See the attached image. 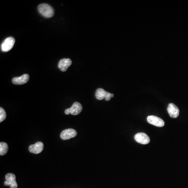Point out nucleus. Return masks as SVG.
<instances>
[{
	"label": "nucleus",
	"mask_w": 188,
	"mask_h": 188,
	"mask_svg": "<svg viewBox=\"0 0 188 188\" xmlns=\"http://www.w3.org/2000/svg\"><path fill=\"white\" fill-rule=\"evenodd\" d=\"M39 12L46 18H51L54 15V10L52 6L46 3L41 4L38 7Z\"/></svg>",
	"instance_id": "1"
},
{
	"label": "nucleus",
	"mask_w": 188,
	"mask_h": 188,
	"mask_svg": "<svg viewBox=\"0 0 188 188\" xmlns=\"http://www.w3.org/2000/svg\"><path fill=\"white\" fill-rule=\"evenodd\" d=\"M69 109L70 114L72 115H76L81 113L83 110V107L81 103L78 102H75L73 103L71 108H69Z\"/></svg>",
	"instance_id": "11"
},
{
	"label": "nucleus",
	"mask_w": 188,
	"mask_h": 188,
	"mask_svg": "<svg viewBox=\"0 0 188 188\" xmlns=\"http://www.w3.org/2000/svg\"><path fill=\"white\" fill-rule=\"evenodd\" d=\"M113 97H114V95H113V94L110 93L108 92L107 95L106 96L105 99L106 101H109L111 99V98H112Z\"/></svg>",
	"instance_id": "15"
},
{
	"label": "nucleus",
	"mask_w": 188,
	"mask_h": 188,
	"mask_svg": "<svg viewBox=\"0 0 188 188\" xmlns=\"http://www.w3.org/2000/svg\"><path fill=\"white\" fill-rule=\"evenodd\" d=\"M147 120L149 124L157 127H163L165 125V122L163 121V120L155 115L148 116L147 118Z\"/></svg>",
	"instance_id": "4"
},
{
	"label": "nucleus",
	"mask_w": 188,
	"mask_h": 188,
	"mask_svg": "<svg viewBox=\"0 0 188 188\" xmlns=\"http://www.w3.org/2000/svg\"><path fill=\"white\" fill-rule=\"evenodd\" d=\"M77 135V132L73 129H68L63 131L61 132V138L63 140H69L72 138H74Z\"/></svg>",
	"instance_id": "5"
},
{
	"label": "nucleus",
	"mask_w": 188,
	"mask_h": 188,
	"mask_svg": "<svg viewBox=\"0 0 188 188\" xmlns=\"http://www.w3.org/2000/svg\"><path fill=\"white\" fill-rule=\"evenodd\" d=\"M29 75L27 74H25L19 77H14L12 79V82L15 85H22L28 82Z\"/></svg>",
	"instance_id": "9"
},
{
	"label": "nucleus",
	"mask_w": 188,
	"mask_h": 188,
	"mask_svg": "<svg viewBox=\"0 0 188 188\" xmlns=\"http://www.w3.org/2000/svg\"><path fill=\"white\" fill-rule=\"evenodd\" d=\"M8 147L7 144L4 142L0 143V155L1 156L4 155L7 153Z\"/></svg>",
	"instance_id": "13"
},
{
	"label": "nucleus",
	"mask_w": 188,
	"mask_h": 188,
	"mask_svg": "<svg viewBox=\"0 0 188 188\" xmlns=\"http://www.w3.org/2000/svg\"><path fill=\"white\" fill-rule=\"evenodd\" d=\"M134 139L136 141L139 143L146 145L148 144L150 142V139L149 136H148V135L144 133H139L136 134Z\"/></svg>",
	"instance_id": "7"
},
{
	"label": "nucleus",
	"mask_w": 188,
	"mask_h": 188,
	"mask_svg": "<svg viewBox=\"0 0 188 188\" xmlns=\"http://www.w3.org/2000/svg\"><path fill=\"white\" fill-rule=\"evenodd\" d=\"M6 118V114L3 108H0V122H2Z\"/></svg>",
	"instance_id": "14"
},
{
	"label": "nucleus",
	"mask_w": 188,
	"mask_h": 188,
	"mask_svg": "<svg viewBox=\"0 0 188 188\" xmlns=\"http://www.w3.org/2000/svg\"><path fill=\"white\" fill-rule=\"evenodd\" d=\"M15 39L12 37H9L5 39L1 45V50L3 52H7L10 51L14 45Z\"/></svg>",
	"instance_id": "2"
},
{
	"label": "nucleus",
	"mask_w": 188,
	"mask_h": 188,
	"mask_svg": "<svg viewBox=\"0 0 188 188\" xmlns=\"http://www.w3.org/2000/svg\"><path fill=\"white\" fill-rule=\"evenodd\" d=\"M167 111L170 117L172 118H176L179 115V110L174 103L169 104L167 108Z\"/></svg>",
	"instance_id": "8"
},
{
	"label": "nucleus",
	"mask_w": 188,
	"mask_h": 188,
	"mask_svg": "<svg viewBox=\"0 0 188 188\" xmlns=\"http://www.w3.org/2000/svg\"><path fill=\"white\" fill-rule=\"evenodd\" d=\"M72 64V60L70 59H61L58 63L59 69L62 72H65Z\"/></svg>",
	"instance_id": "10"
},
{
	"label": "nucleus",
	"mask_w": 188,
	"mask_h": 188,
	"mask_svg": "<svg viewBox=\"0 0 188 188\" xmlns=\"http://www.w3.org/2000/svg\"><path fill=\"white\" fill-rule=\"evenodd\" d=\"M108 92L106 91L104 89L102 88H98L97 89L95 93V96L96 98L98 100H101L103 99H105L106 96L107 95Z\"/></svg>",
	"instance_id": "12"
},
{
	"label": "nucleus",
	"mask_w": 188,
	"mask_h": 188,
	"mask_svg": "<svg viewBox=\"0 0 188 188\" xmlns=\"http://www.w3.org/2000/svg\"><path fill=\"white\" fill-rule=\"evenodd\" d=\"M6 181L4 182V184L6 186H10V188H17L18 187L16 181V176L14 174L12 173L6 174L5 176Z\"/></svg>",
	"instance_id": "3"
},
{
	"label": "nucleus",
	"mask_w": 188,
	"mask_h": 188,
	"mask_svg": "<svg viewBox=\"0 0 188 188\" xmlns=\"http://www.w3.org/2000/svg\"><path fill=\"white\" fill-rule=\"evenodd\" d=\"M44 148V145L41 142H38L36 143L29 146V151L33 154H38L43 151Z\"/></svg>",
	"instance_id": "6"
}]
</instances>
